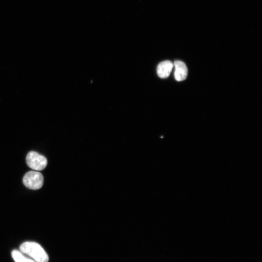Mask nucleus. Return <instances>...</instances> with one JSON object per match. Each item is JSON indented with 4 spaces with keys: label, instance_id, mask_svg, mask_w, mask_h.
Here are the masks:
<instances>
[{
    "label": "nucleus",
    "instance_id": "nucleus-1",
    "mask_svg": "<svg viewBox=\"0 0 262 262\" xmlns=\"http://www.w3.org/2000/svg\"><path fill=\"white\" fill-rule=\"evenodd\" d=\"M23 253L30 256L36 262H48L49 257L42 247L34 242H25L19 247Z\"/></svg>",
    "mask_w": 262,
    "mask_h": 262
},
{
    "label": "nucleus",
    "instance_id": "nucleus-2",
    "mask_svg": "<svg viewBox=\"0 0 262 262\" xmlns=\"http://www.w3.org/2000/svg\"><path fill=\"white\" fill-rule=\"evenodd\" d=\"M23 182L28 188L37 190L43 186L44 178L40 172L31 171L25 174L23 178Z\"/></svg>",
    "mask_w": 262,
    "mask_h": 262
},
{
    "label": "nucleus",
    "instance_id": "nucleus-3",
    "mask_svg": "<svg viewBox=\"0 0 262 262\" xmlns=\"http://www.w3.org/2000/svg\"><path fill=\"white\" fill-rule=\"evenodd\" d=\"M26 161L29 167L36 171L43 170L48 163L45 157L33 151L28 153Z\"/></svg>",
    "mask_w": 262,
    "mask_h": 262
},
{
    "label": "nucleus",
    "instance_id": "nucleus-4",
    "mask_svg": "<svg viewBox=\"0 0 262 262\" xmlns=\"http://www.w3.org/2000/svg\"><path fill=\"white\" fill-rule=\"evenodd\" d=\"M175 67L174 77L177 81H182L185 80L188 74V69L185 64L179 60L174 63Z\"/></svg>",
    "mask_w": 262,
    "mask_h": 262
},
{
    "label": "nucleus",
    "instance_id": "nucleus-5",
    "mask_svg": "<svg viewBox=\"0 0 262 262\" xmlns=\"http://www.w3.org/2000/svg\"><path fill=\"white\" fill-rule=\"evenodd\" d=\"M174 65L170 61L165 60L159 64L157 68L158 76L161 78H167L170 74Z\"/></svg>",
    "mask_w": 262,
    "mask_h": 262
},
{
    "label": "nucleus",
    "instance_id": "nucleus-6",
    "mask_svg": "<svg viewBox=\"0 0 262 262\" xmlns=\"http://www.w3.org/2000/svg\"><path fill=\"white\" fill-rule=\"evenodd\" d=\"M11 255L15 262H36L24 255L21 251L17 250H13Z\"/></svg>",
    "mask_w": 262,
    "mask_h": 262
}]
</instances>
